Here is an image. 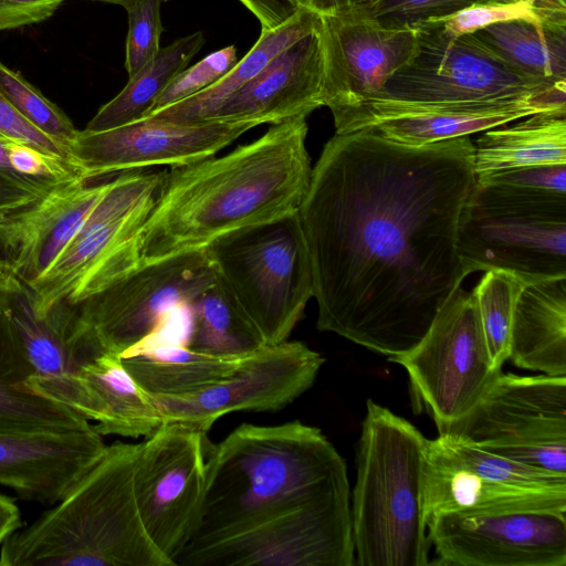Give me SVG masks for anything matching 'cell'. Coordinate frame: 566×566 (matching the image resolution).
<instances>
[{
	"mask_svg": "<svg viewBox=\"0 0 566 566\" xmlns=\"http://www.w3.org/2000/svg\"><path fill=\"white\" fill-rule=\"evenodd\" d=\"M473 161L469 136L409 146L361 129L324 145L297 210L318 331L388 357L419 344L465 279Z\"/></svg>",
	"mask_w": 566,
	"mask_h": 566,
	"instance_id": "6da1fadb",
	"label": "cell"
},
{
	"mask_svg": "<svg viewBox=\"0 0 566 566\" xmlns=\"http://www.w3.org/2000/svg\"><path fill=\"white\" fill-rule=\"evenodd\" d=\"M306 118L274 124L223 156L164 170L156 203L137 238L139 265L297 212L312 175Z\"/></svg>",
	"mask_w": 566,
	"mask_h": 566,
	"instance_id": "7a4b0ae2",
	"label": "cell"
},
{
	"mask_svg": "<svg viewBox=\"0 0 566 566\" xmlns=\"http://www.w3.org/2000/svg\"><path fill=\"white\" fill-rule=\"evenodd\" d=\"M345 494L346 463L321 429L300 420L241 423L208 444L198 521L176 566L207 544Z\"/></svg>",
	"mask_w": 566,
	"mask_h": 566,
	"instance_id": "3957f363",
	"label": "cell"
},
{
	"mask_svg": "<svg viewBox=\"0 0 566 566\" xmlns=\"http://www.w3.org/2000/svg\"><path fill=\"white\" fill-rule=\"evenodd\" d=\"M138 443L117 441L54 505L0 546V566H174L149 538L134 485Z\"/></svg>",
	"mask_w": 566,
	"mask_h": 566,
	"instance_id": "277c9868",
	"label": "cell"
},
{
	"mask_svg": "<svg viewBox=\"0 0 566 566\" xmlns=\"http://www.w3.org/2000/svg\"><path fill=\"white\" fill-rule=\"evenodd\" d=\"M426 441L408 420L367 400L350 505L355 565L430 564L420 506Z\"/></svg>",
	"mask_w": 566,
	"mask_h": 566,
	"instance_id": "5b68a950",
	"label": "cell"
},
{
	"mask_svg": "<svg viewBox=\"0 0 566 566\" xmlns=\"http://www.w3.org/2000/svg\"><path fill=\"white\" fill-rule=\"evenodd\" d=\"M206 252L263 344L287 340L313 297L311 260L297 212L222 234Z\"/></svg>",
	"mask_w": 566,
	"mask_h": 566,
	"instance_id": "8992f818",
	"label": "cell"
},
{
	"mask_svg": "<svg viewBox=\"0 0 566 566\" xmlns=\"http://www.w3.org/2000/svg\"><path fill=\"white\" fill-rule=\"evenodd\" d=\"M458 253L465 277L489 270L528 282L566 276V195L475 179L460 214Z\"/></svg>",
	"mask_w": 566,
	"mask_h": 566,
	"instance_id": "52a82bcc",
	"label": "cell"
},
{
	"mask_svg": "<svg viewBox=\"0 0 566 566\" xmlns=\"http://www.w3.org/2000/svg\"><path fill=\"white\" fill-rule=\"evenodd\" d=\"M164 171L120 172L52 264L25 285L38 316L77 305L139 266L137 238L159 195Z\"/></svg>",
	"mask_w": 566,
	"mask_h": 566,
	"instance_id": "ba28073f",
	"label": "cell"
},
{
	"mask_svg": "<svg viewBox=\"0 0 566 566\" xmlns=\"http://www.w3.org/2000/svg\"><path fill=\"white\" fill-rule=\"evenodd\" d=\"M413 27L417 29L415 54L374 97L434 103L566 94V82L516 70L473 33L449 34L440 20Z\"/></svg>",
	"mask_w": 566,
	"mask_h": 566,
	"instance_id": "9c48e42d",
	"label": "cell"
},
{
	"mask_svg": "<svg viewBox=\"0 0 566 566\" xmlns=\"http://www.w3.org/2000/svg\"><path fill=\"white\" fill-rule=\"evenodd\" d=\"M566 474V376L503 374L461 419L439 434Z\"/></svg>",
	"mask_w": 566,
	"mask_h": 566,
	"instance_id": "30bf717a",
	"label": "cell"
},
{
	"mask_svg": "<svg viewBox=\"0 0 566 566\" xmlns=\"http://www.w3.org/2000/svg\"><path fill=\"white\" fill-rule=\"evenodd\" d=\"M217 280L201 248L143 263L74 306L82 329L122 356L153 339L172 313Z\"/></svg>",
	"mask_w": 566,
	"mask_h": 566,
	"instance_id": "8fae6325",
	"label": "cell"
},
{
	"mask_svg": "<svg viewBox=\"0 0 566 566\" xmlns=\"http://www.w3.org/2000/svg\"><path fill=\"white\" fill-rule=\"evenodd\" d=\"M388 359L405 368L438 431L470 412L502 373L491 363L473 294L461 286L419 344Z\"/></svg>",
	"mask_w": 566,
	"mask_h": 566,
	"instance_id": "7c38bea8",
	"label": "cell"
},
{
	"mask_svg": "<svg viewBox=\"0 0 566 566\" xmlns=\"http://www.w3.org/2000/svg\"><path fill=\"white\" fill-rule=\"evenodd\" d=\"M208 431L164 422L138 443L135 494L145 530L174 566L196 527L206 485Z\"/></svg>",
	"mask_w": 566,
	"mask_h": 566,
	"instance_id": "4fadbf2b",
	"label": "cell"
},
{
	"mask_svg": "<svg viewBox=\"0 0 566 566\" xmlns=\"http://www.w3.org/2000/svg\"><path fill=\"white\" fill-rule=\"evenodd\" d=\"M353 566L349 494L306 505L207 544L177 566Z\"/></svg>",
	"mask_w": 566,
	"mask_h": 566,
	"instance_id": "5bb4252c",
	"label": "cell"
},
{
	"mask_svg": "<svg viewBox=\"0 0 566 566\" xmlns=\"http://www.w3.org/2000/svg\"><path fill=\"white\" fill-rule=\"evenodd\" d=\"M324 357L298 340L265 345L250 354L217 385L181 396H153L164 422L210 430L219 418L237 411H277L307 391Z\"/></svg>",
	"mask_w": 566,
	"mask_h": 566,
	"instance_id": "9a60e30c",
	"label": "cell"
},
{
	"mask_svg": "<svg viewBox=\"0 0 566 566\" xmlns=\"http://www.w3.org/2000/svg\"><path fill=\"white\" fill-rule=\"evenodd\" d=\"M426 528L440 565L566 566V510L440 514Z\"/></svg>",
	"mask_w": 566,
	"mask_h": 566,
	"instance_id": "2e32d148",
	"label": "cell"
},
{
	"mask_svg": "<svg viewBox=\"0 0 566 566\" xmlns=\"http://www.w3.org/2000/svg\"><path fill=\"white\" fill-rule=\"evenodd\" d=\"M1 316L29 369V387L95 422L82 366L104 348L81 328L76 307L57 303L38 316L27 286L19 280L2 293Z\"/></svg>",
	"mask_w": 566,
	"mask_h": 566,
	"instance_id": "e0dca14e",
	"label": "cell"
},
{
	"mask_svg": "<svg viewBox=\"0 0 566 566\" xmlns=\"http://www.w3.org/2000/svg\"><path fill=\"white\" fill-rule=\"evenodd\" d=\"M254 123L179 124L156 117L115 128L78 130L71 157L85 181L151 166L177 167L214 156Z\"/></svg>",
	"mask_w": 566,
	"mask_h": 566,
	"instance_id": "ac0fdd59",
	"label": "cell"
},
{
	"mask_svg": "<svg viewBox=\"0 0 566 566\" xmlns=\"http://www.w3.org/2000/svg\"><path fill=\"white\" fill-rule=\"evenodd\" d=\"M554 109H566V95L434 103L374 97L332 115L335 134L370 129L399 144L422 146Z\"/></svg>",
	"mask_w": 566,
	"mask_h": 566,
	"instance_id": "d6986e66",
	"label": "cell"
},
{
	"mask_svg": "<svg viewBox=\"0 0 566 566\" xmlns=\"http://www.w3.org/2000/svg\"><path fill=\"white\" fill-rule=\"evenodd\" d=\"M323 98L331 113L378 95L416 51L415 27L388 28L359 7L319 17Z\"/></svg>",
	"mask_w": 566,
	"mask_h": 566,
	"instance_id": "ffe728a7",
	"label": "cell"
},
{
	"mask_svg": "<svg viewBox=\"0 0 566 566\" xmlns=\"http://www.w3.org/2000/svg\"><path fill=\"white\" fill-rule=\"evenodd\" d=\"M95 430L0 426V484L24 500L54 504L103 455Z\"/></svg>",
	"mask_w": 566,
	"mask_h": 566,
	"instance_id": "44dd1931",
	"label": "cell"
},
{
	"mask_svg": "<svg viewBox=\"0 0 566 566\" xmlns=\"http://www.w3.org/2000/svg\"><path fill=\"white\" fill-rule=\"evenodd\" d=\"M318 28L275 56L206 122L279 124L324 106Z\"/></svg>",
	"mask_w": 566,
	"mask_h": 566,
	"instance_id": "7402d4cb",
	"label": "cell"
},
{
	"mask_svg": "<svg viewBox=\"0 0 566 566\" xmlns=\"http://www.w3.org/2000/svg\"><path fill=\"white\" fill-rule=\"evenodd\" d=\"M87 182L75 179L60 184L28 208L8 213L0 226V254L24 285L48 270L112 180Z\"/></svg>",
	"mask_w": 566,
	"mask_h": 566,
	"instance_id": "603a6c76",
	"label": "cell"
},
{
	"mask_svg": "<svg viewBox=\"0 0 566 566\" xmlns=\"http://www.w3.org/2000/svg\"><path fill=\"white\" fill-rule=\"evenodd\" d=\"M426 522L440 514H475L521 510H566V493L521 489L486 479L427 439L420 480Z\"/></svg>",
	"mask_w": 566,
	"mask_h": 566,
	"instance_id": "cb8c5ba5",
	"label": "cell"
},
{
	"mask_svg": "<svg viewBox=\"0 0 566 566\" xmlns=\"http://www.w3.org/2000/svg\"><path fill=\"white\" fill-rule=\"evenodd\" d=\"M509 359L518 368L566 376V276L531 282L521 292Z\"/></svg>",
	"mask_w": 566,
	"mask_h": 566,
	"instance_id": "d4e9b609",
	"label": "cell"
},
{
	"mask_svg": "<svg viewBox=\"0 0 566 566\" xmlns=\"http://www.w3.org/2000/svg\"><path fill=\"white\" fill-rule=\"evenodd\" d=\"M82 376L96 411L94 428L101 436L146 438L164 423L153 396L126 370L120 355L95 352L84 361Z\"/></svg>",
	"mask_w": 566,
	"mask_h": 566,
	"instance_id": "484cf974",
	"label": "cell"
},
{
	"mask_svg": "<svg viewBox=\"0 0 566 566\" xmlns=\"http://www.w3.org/2000/svg\"><path fill=\"white\" fill-rule=\"evenodd\" d=\"M249 355L218 356L193 350L185 343L149 340L123 354L122 361L150 395L181 396L219 384Z\"/></svg>",
	"mask_w": 566,
	"mask_h": 566,
	"instance_id": "4316f807",
	"label": "cell"
},
{
	"mask_svg": "<svg viewBox=\"0 0 566 566\" xmlns=\"http://www.w3.org/2000/svg\"><path fill=\"white\" fill-rule=\"evenodd\" d=\"M483 132L474 146L475 175L566 165V109L545 111Z\"/></svg>",
	"mask_w": 566,
	"mask_h": 566,
	"instance_id": "83f0119b",
	"label": "cell"
},
{
	"mask_svg": "<svg viewBox=\"0 0 566 566\" xmlns=\"http://www.w3.org/2000/svg\"><path fill=\"white\" fill-rule=\"evenodd\" d=\"M319 25V15L296 9L279 27L261 30L249 52L222 78L184 101L175 103L150 117L179 124L206 122L231 94L254 78L275 56L305 38Z\"/></svg>",
	"mask_w": 566,
	"mask_h": 566,
	"instance_id": "f1b7e54d",
	"label": "cell"
},
{
	"mask_svg": "<svg viewBox=\"0 0 566 566\" xmlns=\"http://www.w3.org/2000/svg\"><path fill=\"white\" fill-rule=\"evenodd\" d=\"M203 44L205 35L197 31L160 48L158 54L128 77L124 88L97 111L85 130H106L144 118L159 94L188 66Z\"/></svg>",
	"mask_w": 566,
	"mask_h": 566,
	"instance_id": "f546056e",
	"label": "cell"
},
{
	"mask_svg": "<svg viewBox=\"0 0 566 566\" xmlns=\"http://www.w3.org/2000/svg\"><path fill=\"white\" fill-rule=\"evenodd\" d=\"M473 34L516 70L566 82V23L499 22Z\"/></svg>",
	"mask_w": 566,
	"mask_h": 566,
	"instance_id": "4dcf8cb0",
	"label": "cell"
},
{
	"mask_svg": "<svg viewBox=\"0 0 566 566\" xmlns=\"http://www.w3.org/2000/svg\"><path fill=\"white\" fill-rule=\"evenodd\" d=\"M29 376L0 313V426L59 430L92 426L71 408L34 392L28 385Z\"/></svg>",
	"mask_w": 566,
	"mask_h": 566,
	"instance_id": "1f68e13d",
	"label": "cell"
},
{
	"mask_svg": "<svg viewBox=\"0 0 566 566\" xmlns=\"http://www.w3.org/2000/svg\"><path fill=\"white\" fill-rule=\"evenodd\" d=\"M187 310L190 313V329L185 345L193 350L238 356L265 346L234 297L219 280L196 296Z\"/></svg>",
	"mask_w": 566,
	"mask_h": 566,
	"instance_id": "d6a6232c",
	"label": "cell"
},
{
	"mask_svg": "<svg viewBox=\"0 0 566 566\" xmlns=\"http://www.w3.org/2000/svg\"><path fill=\"white\" fill-rule=\"evenodd\" d=\"M531 282L504 271H485L471 291L478 308L489 356L494 368L501 369L509 359L510 336L516 302Z\"/></svg>",
	"mask_w": 566,
	"mask_h": 566,
	"instance_id": "836d02e7",
	"label": "cell"
},
{
	"mask_svg": "<svg viewBox=\"0 0 566 566\" xmlns=\"http://www.w3.org/2000/svg\"><path fill=\"white\" fill-rule=\"evenodd\" d=\"M0 93L33 126L70 151V145L78 129L59 106L48 99L19 71L10 69L1 61Z\"/></svg>",
	"mask_w": 566,
	"mask_h": 566,
	"instance_id": "e575fe53",
	"label": "cell"
},
{
	"mask_svg": "<svg viewBox=\"0 0 566 566\" xmlns=\"http://www.w3.org/2000/svg\"><path fill=\"white\" fill-rule=\"evenodd\" d=\"M238 61L237 48L231 44L210 53L189 69L186 67L159 94L145 117L211 86L230 72Z\"/></svg>",
	"mask_w": 566,
	"mask_h": 566,
	"instance_id": "d590c367",
	"label": "cell"
},
{
	"mask_svg": "<svg viewBox=\"0 0 566 566\" xmlns=\"http://www.w3.org/2000/svg\"><path fill=\"white\" fill-rule=\"evenodd\" d=\"M168 0H135L125 8L128 17V32L125 48V69L128 77L134 76L159 52L164 27L160 4Z\"/></svg>",
	"mask_w": 566,
	"mask_h": 566,
	"instance_id": "8d00e7d4",
	"label": "cell"
},
{
	"mask_svg": "<svg viewBox=\"0 0 566 566\" xmlns=\"http://www.w3.org/2000/svg\"><path fill=\"white\" fill-rule=\"evenodd\" d=\"M488 2L493 0H378L359 8L384 27L406 28L442 20L471 6Z\"/></svg>",
	"mask_w": 566,
	"mask_h": 566,
	"instance_id": "74e56055",
	"label": "cell"
},
{
	"mask_svg": "<svg viewBox=\"0 0 566 566\" xmlns=\"http://www.w3.org/2000/svg\"><path fill=\"white\" fill-rule=\"evenodd\" d=\"M510 20H526L536 24L552 23L546 20L534 2L528 0L511 3H479L440 21L443 30L449 34L462 35Z\"/></svg>",
	"mask_w": 566,
	"mask_h": 566,
	"instance_id": "f35d334b",
	"label": "cell"
},
{
	"mask_svg": "<svg viewBox=\"0 0 566 566\" xmlns=\"http://www.w3.org/2000/svg\"><path fill=\"white\" fill-rule=\"evenodd\" d=\"M475 179L526 191L566 195V165L513 168L476 175Z\"/></svg>",
	"mask_w": 566,
	"mask_h": 566,
	"instance_id": "ab89813d",
	"label": "cell"
},
{
	"mask_svg": "<svg viewBox=\"0 0 566 566\" xmlns=\"http://www.w3.org/2000/svg\"><path fill=\"white\" fill-rule=\"evenodd\" d=\"M7 139L0 137V208L11 213L33 205L57 185L17 171L7 154Z\"/></svg>",
	"mask_w": 566,
	"mask_h": 566,
	"instance_id": "60d3db41",
	"label": "cell"
},
{
	"mask_svg": "<svg viewBox=\"0 0 566 566\" xmlns=\"http://www.w3.org/2000/svg\"><path fill=\"white\" fill-rule=\"evenodd\" d=\"M0 137L30 145L44 153L63 158L75 166L69 149L64 145L33 126L1 93Z\"/></svg>",
	"mask_w": 566,
	"mask_h": 566,
	"instance_id": "b9f144b4",
	"label": "cell"
},
{
	"mask_svg": "<svg viewBox=\"0 0 566 566\" xmlns=\"http://www.w3.org/2000/svg\"><path fill=\"white\" fill-rule=\"evenodd\" d=\"M64 0H0V31L41 23L51 18Z\"/></svg>",
	"mask_w": 566,
	"mask_h": 566,
	"instance_id": "7bdbcfd3",
	"label": "cell"
},
{
	"mask_svg": "<svg viewBox=\"0 0 566 566\" xmlns=\"http://www.w3.org/2000/svg\"><path fill=\"white\" fill-rule=\"evenodd\" d=\"M260 22L261 30L282 24L294 10L283 0H239Z\"/></svg>",
	"mask_w": 566,
	"mask_h": 566,
	"instance_id": "ee69618b",
	"label": "cell"
},
{
	"mask_svg": "<svg viewBox=\"0 0 566 566\" xmlns=\"http://www.w3.org/2000/svg\"><path fill=\"white\" fill-rule=\"evenodd\" d=\"M293 10L304 9L317 15H328L360 6H370L371 0H283Z\"/></svg>",
	"mask_w": 566,
	"mask_h": 566,
	"instance_id": "f6af8a7d",
	"label": "cell"
},
{
	"mask_svg": "<svg viewBox=\"0 0 566 566\" xmlns=\"http://www.w3.org/2000/svg\"><path fill=\"white\" fill-rule=\"evenodd\" d=\"M22 527L21 513L15 502L0 493V546Z\"/></svg>",
	"mask_w": 566,
	"mask_h": 566,
	"instance_id": "bcb514c9",
	"label": "cell"
},
{
	"mask_svg": "<svg viewBox=\"0 0 566 566\" xmlns=\"http://www.w3.org/2000/svg\"><path fill=\"white\" fill-rule=\"evenodd\" d=\"M520 0H493L497 3H511ZM534 2L548 22L566 23V0H528Z\"/></svg>",
	"mask_w": 566,
	"mask_h": 566,
	"instance_id": "7dc6e473",
	"label": "cell"
},
{
	"mask_svg": "<svg viewBox=\"0 0 566 566\" xmlns=\"http://www.w3.org/2000/svg\"><path fill=\"white\" fill-rule=\"evenodd\" d=\"M19 279L13 274L9 263L0 254V293H3L18 283Z\"/></svg>",
	"mask_w": 566,
	"mask_h": 566,
	"instance_id": "c3c4849f",
	"label": "cell"
},
{
	"mask_svg": "<svg viewBox=\"0 0 566 566\" xmlns=\"http://www.w3.org/2000/svg\"><path fill=\"white\" fill-rule=\"evenodd\" d=\"M93 1H101V2L118 4V6H122L125 9L130 3H133L135 0H93Z\"/></svg>",
	"mask_w": 566,
	"mask_h": 566,
	"instance_id": "681fc988",
	"label": "cell"
},
{
	"mask_svg": "<svg viewBox=\"0 0 566 566\" xmlns=\"http://www.w3.org/2000/svg\"><path fill=\"white\" fill-rule=\"evenodd\" d=\"M7 216H8V212L4 211L2 208H0V226L4 222Z\"/></svg>",
	"mask_w": 566,
	"mask_h": 566,
	"instance_id": "f907efd6",
	"label": "cell"
},
{
	"mask_svg": "<svg viewBox=\"0 0 566 566\" xmlns=\"http://www.w3.org/2000/svg\"><path fill=\"white\" fill-rule=\"evenodd\" d=\"M1 298H2V293H0V313H1Z\"/></svg>",
	"mask_w": 566,
	"mask_h": 566,
	"instance_id": "816d5d0a",
	"label": "cell"
},
{
	"mask_svg": "<svg viewBox=\"0 0 566 566\" xmlns=\"http://www.w3.org/2000/svg\"><path fill=\"white\" fill-rule=\"evenodd\" d=\"M377 1H378V0H371V2H373V3L377 2ZM373 3H371V4H373Z\"/></svg>",
	"mask_w": 566,
	"mask_h": 566,
	"instance_id": "f5cc1de1",
	"label": "cell"
}]
</instances>
